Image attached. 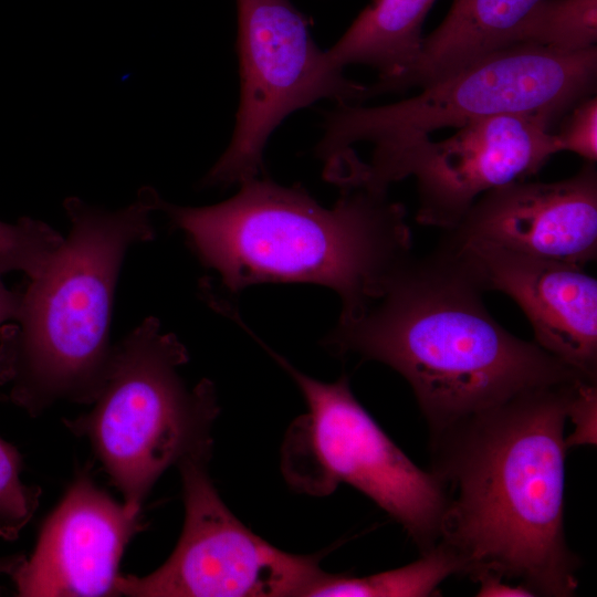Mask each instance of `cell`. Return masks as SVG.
Returning <instances> with one entry per match:
<instances>
[{
  "label": "cell",
  "instance_id": "obj_1",
  "mask_svg": "<svg viewBox=\"0 0 597 597\" xmlns=\"http://www.w3.org/2000/svg\"><path fill=\"white\" fill-rule=\"evenodd\" d=\"M580 380L543 386L431 434V472L447 498L440 541L473 580L517 579L568 597L578 558L564 531L565 423Z\"/></svg>",
  "mask_w": 597,
  "mask_h": 597
},
{
  "label": "cell",
  "instance_id": "obj_2",
  "mask_svg": "<svg viewBox=\"0 0 597 597\" xmlns=\"http://www.w3.org/2000/svg\"><path fill=\"white\" fill-rule=\"evenodd\" d=\"M483 293L462 260L438 243L427 255L410 254L367 308L339 320L324 343L399 373L431 434L525 390L586 379L506 331Z\"/></svg>",
  "mask_w": 597,
  "mask_h": 597
},
{
  "label": "cell",
  "instance_id": "obj_3",
  "mask_svg": "<svg viewBox=\"0 0 597 597\" xmlns=\"http://www.w3.org/2000/svg\"><path fill=\"white\" fill-rule=\"evenodd\" d=\"M331 208L300 185L255 177L207 207L160 199L202 265L231 292L259 283H313L335 291L339 320L360 315L386 279L411 254L406 209L387 192L341 190Z\"/></svg>",
  "mask_w": 597,
  "mask_h": 597
},
{
  "label": "cell",
  "instance_id": "obj_4",
  "mask_svg": "<svg viewBox=\"0 0 597 597\" xmlns=\"http://www.w3.org/2000/svg\"><path fill=\"white\" fill-rule=\"evenodd\" d=\"M160 198L143 188L107 211L78 198L64 208L71 230L43 271L21 292L13 324L0 328V385L31 416L60 400L91 405L109 364L112 311L128 249L155 238Z\"/></svg>",
  "mask_w": 597,
  "mask_h": 597
},
{
  "label": "cell",
  "instance_id": "obj_5",
  "mask_svg": "<svg viewBox=\"0 0 597 597\" xmlns=\"http://www.w3.org/2000/svg\"><path fill=\"white\" fill-rule=\"evenodd\" d=\"M188 359L180 341L147 317L113 345L92 409L64 420L90 441L133 515L168 468L211 455L217 394L208 379L187 386L179 368Z\"/></svg>",
  "mask_w": 597,
  "mask_h": 597
},
{
  "label": "cell",
  "instance_id": "obj_6",
  "mask_svg": "<svg viewBox=\"0 0 597 597\" xmlns=\"http://www.w3.org/2000/svg\"><path fill=\"white\" fill-rule=\"evenodd\" d=\"M597 49L563 53L513 44L446 76L410 98L379 106L336 103L323 113L315 155L324 164L373 146L371 157L397 149L444 127L502 114L545 115L557 121L593 95Z\"/></svg>",
  "mask_w": 597,
  "mask_h": 597
},
{
  "label": "cell",
  "instance_id": "obj_7",
  "mask_svg": "<svg viewBox=\"0 0 597 597\" xmlns=\"http://www.w3.org/2000/svg\"><path fill=\"white\" fill-rule=\"evenodd\" d=\"M266 349L296 383L307 406L286 441L290 482L314 495L347 483L401 524L421 554L436 546L447 498L433 473L418 468L384 432L355 398L347 376L323 383Z\"/></svg>",
  "mask_w": 597,
  "mask_h": 597
},
{
  "label": "cell",
  "instance_id": "obj_8",
  "mask_svg": "<svg viewBox=\"0 0 597 597\" xmlns=\"http://www.w3.org/2000/svg\"><path fill=\"white\" fill-rule=\"evenodd\" d=\"M241 94L232 138L203 186L259 177L275 128L316 101L360 104L368 86L334 67L314 42L310 20L290 0H235Z\"/></svg>",
  "mask_w": 597,
  "mask_h": 597
},
{
  "label": "cell",
  "instance_id": "obj_9",
  "mask_svg": "<svg viewBox=\"0 0 597 597\" xmlns=\"http://www.w3.org/2000/svg\"><path fill=\"white\" fill-rule=\"evenodd\" d=\"M210 457L180 462L185 522L169 558L146 576L119 575L116 596L305 597L320 556L284 552L243 525L209 475Z\"/></svg>",
  "mask_w": 597,
  "mask_h": 597
},
{
  "label": "cell",
  "instance_id": "obj_10",
  "mask_svg": "<svg viewBox=\"0 0 597 597\" xmlns=\"http://www.w3.org/2000/svg\"><path fill=\"white\" fill-rule=\"evenodd\" d=\"M545 115L502 114L470 122L449 138L416 139L387 154L362 159L357 188L388 191L413 177L423 226L453 229L483 193L537 172L559 153Z\"/></svg>",
  "mask_w": 597,
  "mask_h": 597
},
{
  "label": "cell",
  "instance_id": "obj_11",
  "mask_svg": "<svg viewBox=\"0 0 597 597\" xmlns=\"http://www.w3.org/2000/svg\"><path fill=\"white\" fill-rule=\"evenodd\" d=\"M585 161L569 178L515 180L479 197L441 240L481 243L584 266L597 256V169Z\"/></svg>",
  "mask_w": 597,
  "mask_h": 597
},
{
  "label": "cell",
  "instance_id": "obj_12",
  "mask_svg": "<svg viewBox=\"0 0 597 597\" xmlns=\"http://www.w3.org/2000/svg\"><path fill=\"white\" fill-rule=\"evenodd\" d=\"M142 528L130 514L81 471L45 520L30 559L11 576L18 596H116L123 553Z\"/></svg>",
  "mask_w": 597,
  "mask_h": 597
},
{
  "label": "cell",
  "instance_id": "obj_13",
  "mask_svg": "<svg viewBox=\"0 0 597 597\" xmlns=\"http://www.w3.org/2000/svg\"><path fill=\"white\" fill-rule=\"evenodd\" d=\"M439 243L462 260L484 292H501L520 306L541 348L596 383L597 280L584 266L489 244Z\"/></svg>",
  "mask_w": 597,
  "mask_h": 597
},
{
  "label": "cell",
  "instance_id": "obj_14",
  "mask_svg": "<svg viewBox=\"0 0 597 597\" xmlns=\"http://www.w3.org/2000/svg\"><path fill=\"white\" fill-rule=\"evenodd\" d=\"M540 0H453L443 21L423 38L420 55L394 92L425 87L512 45Z\"/></svg>",
  "mask_w": 597,
  "mask_h": 597
},
{
  "label": "cell",
  "instance_id": "obj_15",
  "mask_svg": "<svg viewBox=\"0 0 597 597\" xmlns=\"http://www.w3.org/2000/svg\"><path fill=\"white\" fill-rule=\"evenodd\" d=\"M436 0H371L326 51L329 63L373 67L378 78L369 98L394 92L416 64L422 48V24Z\"/></svg>",
  "mask_w": 597,
  "mask_h": 597
},
{
  "label": "cell",
  "instance_id": "obj_16",
  "mask_svg": "<svg viewBox=\"0 0 597 597\" xmlns=\"http://www.w3.org/2000/svg\"><path fill=\"white\" fill-rule=\"evenodd\" d=\"M462 575V563L439 542L406 566L363 577L325 573L305 597H427L451 575Z\"/></svg>",
  "mask_w": 597,
  "mask_h": 597
},
{
  "label": "cell",
  "instance_id": "obj_17",
  "mask_svg": "<svg viewBox=\"0 0 597 597\" xmlns=\"http://www.w3.org/2000/svg\"><path fill=\"white\" fill-rule=\"evenodd\" d=\"M597 0H540L519 27L513 44L563 53L596 48Z\"/></svg>",
  "mask_w": 597,
  "mask_h": 597
},
{
  "label": "cell",
  "instance_id": "obj_18",
  "mask_svg": "<svg viewBox=\"0 0 597 597\" xmlns=\"http://www.w3.org/2000/svg\"><path fill=\"white\" fill-rule=\"evenodd\" d=\"M63 240L57 231L40 220L0 221V273L23 272L29 280L34 279Z\"/></svg>",
  "mask_w": 597,
  "mask_h": 597
},
{
  "label": "cell",
  "instance_id": "obj_19",
  "mask_svg": "<svg viewBox=\"0 0 597 597\" xmlns=\"http://www.w3.org/2000/svg\"><path fill=\"white\" fill-rule=\"evenodd\" d=\"M19 450L0 437V537L15 540L33 517L41 490L21 479Z\"/></svg>",
  "mask_w": 597,
  "mask_h": 597
},
{
  "label": "cell",
  "instance_id": "obj_20",
  "mask_svg": "<svg viewBox=\"0 0 597 597\" xmlns=\"http://www.w3.org/2000/svg\"><path fill=\"white\" fill-rule=\"evenodd\" d=\"M597 100L589 95L576 103L554 133L559 151L567 150L585 161L597 159Z\"/></svg>",
  "mask_w": 597,
  "mask_h": 597
},
{
  "label": "cell",
  "instance_id": "obj_21",
  "mask_svg": "<svg viewBox=\"0 0 597 597\" xmlns=\"http://www.w3.org/2000/svg\"><path fill=\"white\" fill-rule=\"evenodd\" d=\"M597 409L596 383L580 380L575 388L568 419L576 426L575 432L566 438L567 447L579 443H595V422Z\"/></svg>",
  "mask_w": 597,
  "mask_h": 597
},
{
  "label": "cell",
  "instance_id": "obj_22",
  "mask_svg": "<svg viewBox=\"0 0 597 597\" xmlns=\"http://www.w3.org/2000/svg\"><path fill=\"white\" fill-rule=\"evenodd\" d=\"M480 584L476 596L479 597H532L535 596L526 586L519 584L513 586L505 583V579L493 575L482 574L475 579Z\"/></svg>",
  "mask_w": 597,
  "mask_h": 597
},
{
  "label": "cell",
  "instance_id": "obj_23",
  "mask_svg": "<svg viewBox=\"0 0 597 597\" xmlns=\"http://www.w3.org/2000/svg\"><path fill=\"white\" fill-rule=\"evenodd\" d=\"M2 276L0 273V328L15 320L21 304V292L8 289Z\"/></svg>",
  "mask_w": 597,
  "mask_h": 597
},
{
  "label": "cell",
  "instance_id": "obj_24",
  "mask_svg": "<svg viewBox=\"0 0 597 597\" xmlns=\"http://www.w3.org/2000/svg\"><path fill=\"white\" fill-rule=\"evenodd\" d=\"M24 561H25V556L23 554L1 556L0 557V576L2 575L12 576Z\"/></svg>",
  "mask_w": 597,
  "mask_h": 597
}]
</instances>
